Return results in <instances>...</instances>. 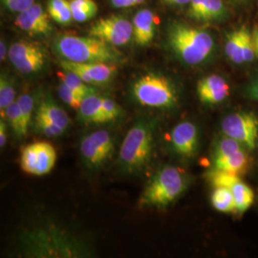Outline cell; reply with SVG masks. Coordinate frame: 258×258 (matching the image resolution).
Returning <instances> with one entry per match:
<instances>
[{
  "instance_id": "1",
  "label": "cell",
  "mask_w": 258,
  "mask_h": 258,
  "mask_svg": "<svg viewBox=\"0 0 258 258\" xmlns=\"http://www.w3.org/2000/svg\"><path fill=\"white\" fill-rule=\"evenodd\" d=\"M167 42L176 57L190 66L206 62L215 49V41L210 32L176 21L168 26Z\"/></svg>"
},
{
  "instance_id": "2",
  "label": "cell",
  "mask_w": 258,
  "mask_h": 258,
  "mask_svg": "<svg viewBox=\"0 0 258 258\" xmlns=\"http://www.w3.org/2000/svg\"><path fill=\"white\" fill-rule=\"evenodd\" d=\"M54 50L61 59L79 63H111L121 58L114 46L97 37L61 35L54 40Z\"/></svg>"
},
{
  "instance_id": "3",
  "label": "cell",
  "mask_w": 258,
  "mask_h": 258,
  "mask_svg": "<svg viewBox=\"0 0 258 258\" xmlns=\"http://www.w3.org/2000/svg\"><path fill=\"white\" fill-rule=\"evenodd\" d=\"M155 121L142 117L129 129L120 146V163L126 173L143 171L150 164L154 150Z\"/></svg>"
},
{
  "instance_id": "4",
  "label": "cell",
  "mask_w": 258,
  "mask_h": 258,
  "mask_svg": "<svg viewBox=\"0 0 258 258\" xmlns=\"http://www.w3.org/2000/svg\"><path fill=\"white\" fill-rule=\"evenodd\" d=\"M187 176L179 167L165 166L150 178L139 199L140 207L165 209L187 187Z\"/></svg>"
},
{
  "instance_id": "5",
  "label": "cell",
  "mask_w": 258,
  "mask_h": 258,
  "mask_svg": "<svg viewBox=\"0 0 258 258\" xmlns=\"http://www.w3.org/2000/svg\"><path fill=\"white\" fill-rule=\"evenodd\" d=\"M131 94L139 104L160 109H169L178 102L174 83L164 75L148 72L140 76L131 86Z\"/></svg>"
},
{
  "instance_id": "6",
  "label": "cell",
  "mask_w": 258,
  "mask_h": 258,
  "mask_svg": "<svg viewBox=\"0 0 258 258\" xmlns=\"http://www.w3.org/2000/svg\"><path fill=\"white\" fill-rule=\"evenodd\" d=\"M222 132L235 139L248 150H253L258 143V117L252 112L240 111L227 115L221 122Z\"/></svg>"
},
{
  "instance_id": "7",
  "label": "cell",
  "mask_w": 258,
  "mask_h": 258,
  "mask_svg": "<svg viewBox=\"0 0 258 258\" xmlns=\"http://www.w3.org/2000/svg\"><path fill=\"white\" fill-rule=\"evenodd\" d=\"M81 156L89 169L101 168L114 152V140L110 133L101 129L84 136L80 145Z\"/></svg>"
},
{
  "instance_id": "8",
  "label": "cell",
  "mask_w": 258,
  "mask_h": 258,
  "mask_svg": "<svg viewBox=\"0 0 258 258\" xmlns=\"http://www.w3.org/2000/svg\"><path fill=\"white\" fill-rule=\"evenodd\" d=\"M56 162L55 148L47 142H37L25 146L20 152V166L30 175L49 173Z\"/></svg>"
},
{
  "instance_id": "9",
  "label": "cell",
  "mask_w": 258,
  "mask_h": 258,
  "mask_svg": "<svg viewBox=\"0 0 258 258\" xmlns=\"http://www.w3.org/2000/svg\"><path fill=\"white\" fill-rule=\"evenodd\" d=\"M8 58L19 73L34 74L45 66L47 55L37 43L20 40L10 46Z\"/></svg>"
},
{
  "instance_id": "10",
  "label": "cell",
  "mask_w": 258,
  "mask_h": 258,
  "mask_svg": "<svg viewBox=\"0 0 258 258\" xmlns=\"http://www.w3.org/2000/svg\"><path fill=\"white\" fill-rule=\"evenodd\" d=\"M89 36L103 40L112 46H123L133 37L132 22L117 16L99 19L90 28Z\"/></svg>"
},
{
  "instance_id": "11",
  "label": "cell",
  "mask_w": 258,
  "mask_h": 258,
  "mask_svg": "<svg viewBox=\"0 0 258 258\" xmlns=\"http://www.w3.org/2000/svg\"><path fill=\"white\" fill-rule=\"evenodd\" d=\"M60 66L63 70L78 75L83 82L90 85H101L111 82L117 72V67L111 63H79L61 59Z\"/></svg>"
},
{
  "instance_id": "12",
  "label": "cell",
  "mask_w": 258,
  "mask_h": 258,
  "mask_svg": "<svg viewBox=\"0 0 258 258\" xmlns=\"http://www.w3.org/2000/svg\"><path fill=\"white\" fill-rule=\"evenodd\" d=\"M47 10L43 9L40 4L34 3L28 9L18 14L15 24L30 36H48L53 31Z\"/></svg>"
},
{
  "instance_id": "13",
  "label": "cell",
  "mask_w": 258,
  "mask_h": 258,
  "mask_svg": "<svg viewBox=\"0 0 258 258\" xmlns=\"http://www.w3.org/2000/svg\"><path fill=\"white\" fill-rule=\"evenodd\" d=\"M170 142L173 150L179 156H195L199 149V130L197 125L189 120L179 122L171 131Z\"/></svg>"
},
{
  "instance_id": "14",
  "label": "cell",
  "mask_w": 258,
  "mask_h": 258,
  "mask_svg": "<svg viewBox=\"0 0 258 258\" xmlns=\"http://www.w3.org/2000/svg\"><path fill=\"white\" fill-rule=\"evenodd\" d=\"M197 96L200 102L214 105L224 102L230 95V85L220 75L212 74L202 78L197 83Z\"/></svg>"
},
{
  "instance_id": "15",
  "label": "cell",
  "mask_w": 258,
  "mask_h": 258,
  "mask_svg": "<svg viewBox=\"0 0 258 258\" xmlns=\"http://www.w3.org/2000/svg\"><path fill=\"white\" fill-rule=\"evenodd\" d=\"M133 38L140 46H147L155 36V18L151 10H140L132 20Z\"/></svg>"
},
{
  "instance_id": "16",
  "label": "cell",
  "mask_w": 258,
  "mask_h": 258,
  "mask_svg": "<svg viewBox=\"0 0 258 258\" xmlns=\"http://www.w3.org/2000/svg\"><path fill=\"white\" fill-rule=\"evenodd\" d=\"M79 118L85 123H105L109 122L102 109V97L97 94L85 97L79 108Z\"/></svg>"
},
{
  "instance_id": "17",
  "label": "cell",
  "mask_w": 258,
  "mask_h": 258,
  "mask_svg": "<svg viewBox=\"0 0 258 258\" xmlns=\"http://www.w3.org/2000/svg\"><path fill=\"white\" fill-rule=\"evenodd\" d=\"M247 150L248 149H242L229 156L212 159V167L241 176L249 169L250 164Z\"/></svg>"
},
{
  "instance_id": "18",
  "label": "cell",
  "mask_w": 258,
  "mask_h": 258,
  "mask_svg": "<svg viewBox=\"0 0 258 258\" xmlns=\"http://www.w3.org/2000/svg\"><path fill=\"white\" fill-rule=\"evenodd\" d=\"M248 28L241 26L233 31L226 37L225 41V54L231 62L235 64H243V41L244 36Z\"/></svg>"
},
{
  "instance_id": "19",
  "label": "cell",
  "mask_w": 258,
  "mask_h": 258,
  "mask_svg": "<svg viewBox=\"0 0 258 258\" xmlns=\"http://www.w3.org/2000/svg\"><path fill=\"white\" fill-rule=\"evenodd\" d=\"M37 111L45 115L48 119L54 121L57 125L66 130L71 124V120L68 114L65 112L61 106H59L54 101L52 97H47L39 103Z\"/></svg>"
},
{
  "instance_id": "20",
  "label": "cell",
  "mask_w": 258,
  "mask_h": 258,
  "mask_svg": "<svg viewBox=\"0 0 258 258\" xmlns=\"http://www.w3.org/2000/svg\"><path fill=\"white\" fill-rule=\"evenodd\" d=\"M231 190L233 194L236 212L238 213L247 212L254 201L253 190L248 184L242 182V180L232 185Z\"/></svg>"
},
{
  "instance_id": "21",
  "label": "cell",
  "mask_w": 258,
  "mask_h": 258,
  "mask_svg": "<svg viewBox=\"0 0 258 258\" xmlns=\"http://www.w3.org/2000/svg\"><path fill=\"white\" fill-rule=\"evenodd\" d=\"M47 12L50 18L58 24L67 25L73 19L69 0H49Z\"/></svg>"
},
{
  "instance_id": "22",
  "label": "cell",
  "mask_w": 258,
  "mask_h": 258,
  "mask_svg": "<svg viewBox=\"0 0 258 258\" xmlns=\"http://www.w3.org/2000/svg\"><path fill=\"white\" fill-rule=\"evenodd\" d=\"M212 207L224 213L236 212L233 194L230 188L227 187H214L211 197Z\"/></svg>"
},
{
  "instance_id": "23",
  "label": "cell",
  "mask_w": 258,
  "mask_h": 258,
  "mask_svg": "<svg viewBox=\"0 0 258 258\" xmlns=\"http://www.w3.org/2000/svg\"><path fill=\"white\" fill-rule=\"evenodd\" d=\"M57 76L59 77L61 83L66 84L69 88H71L74 92L79 94L83 98L89 95L97 94V89L93 87V85L83 82L78 75L73 72L64 70V72H58Z\"/></svg>"
},
{
  "instance_id": "24",
  "label": "cell",
  "mask_w": 258,
  "mask_h": 258,
  "mask_svg": "<svg viewBox=\"0 0 258 258\" xmlns=\"http://www.w3.org/2000/svg\"><path fill=\"white\" fill-rule=\"evenodd\" d=\"M16 89L15 82L6 72L0 76V113L1 118H5V111L11 103L15 102Z\"/></svg>"
},
{
  "instance_id": "25",
  "label": "cell",
  "mask_w": 258,
  "mask_h": 258,
  "mask_svg": "<svg viewBox=\"0 0 258 258\" xmlns=\"http://www.w3.org/2000/svg\"><path fill=\"white\" fill-rule=\"evenodd\" d=\"M242 149H247L240 142L235 139L224 135L221 138L216 140L212 147V159L229 156L234 154Z\"/></svg>"
},
{
  "instance_id": "26",
  "label": "cell",
  "mask_w": 258,
  "mask_h": 258,
  "mask_svg": "<svg viewBox=\"0 0 258 258\" xmlns=\"http://www.w3.org/2000/svg\"><path fill=\"white\" fill-rule=\"evenodd\" d=\"M205 176L213 187H227L230 189L241 180L239 175L214 167L210 169Z\"/></svg>"
},
{
  "instance_id": "27",
  "label": "cell",
  "mask_w": 258,
  "mask_h": 258,
  "mask_svg": "<svg viewBox=\"0 0 258 258\" xmlns=\"http://www.w3.org/2000/svg\"><path fill=\"white\" fill-rule=\"evenodd\" d=\"M5 119L8 120L10 126L14 130L15 135L19 139H22L27 135L28 130L25 128L24 121L19 109L17 100L11 103L5 111Z\"/></svg>"
},
{
  "instance_id": "28",
  "label": "cell",
  "mask_w": 258,
  "mask_h": 258,
  "mask_svg": "<svg viewBox=\"0 0 258 258\" xmlns=\"http://www.w3.org/2000/svg\"><path fill=\"white\" fill-rule=\"evenodd\" d=\"M36 126L39 133L45 135L49 138L61 136L66 131L59 125H57L54 121L48 119L45 115H43L39 111H37V115H36Z\"/></svg>"
},
{
  "instance_id": "29",
  "label": "cell",
  "mask_w": 258,
  "mask_h": 258,
  "mask_svg": "<svg viewBox=\"0 0 258 258\" xmlns=\"http://www.w3.org/2000/svg\"><path fill=\"white\" fill-rule=\"evenodd\" d=\"M227 9L223 0H206L203 21H217L224 19Z\"/></svg>"
},
{
  "instance_id": "30",
  "label": "cell",
  "mask_w": 258,
  "mask_h": 258,
  "mask_svg": "<svg viewBox=\"0 0 258 258\" xmlns=\"http://www.w3.org/2000/svg\"><path fill=\"white\" fill-rule=\"evenodd\" d=\"M19 103V109L21 112V116L24 121L25 128L29 129L31 121H32V116L34 111V104H35V99L30 94H23L19 96L17 100Z\"/></svg>"
},
{
  "instance_id": "31",
  "label": "cell",
  "mask_w": 258,
  "mask_h": 258,
  "mask_svg": "<svg viewBox=\"0 0 258 258\" xmlns=\"http://www.w3.org/2000/svg\"><path fill=\"white\" fill-rule=\"evenodd\" d=\"M58 95L62 102H65L67 105L72 107L73 109L79 110L82 102H83V97H81L79 94L74 92L71 88H69L66 84L63 83H60L58 86Z\"/></svg>"
},
{
  "instance_id": "32",
  "label": "cell",
  "mask_w": 258,
  "mask_h": 258,
  "mask_svg": "<svg viewBox=\"0 0 258 258\" xmlns=\"http://www.w3.org/2000/svg\"><path fill=\"white\" fill-rule=\"evenodd\" d=\"M205 6H206V0H190L188 4L187 16L190 19H195L198 21H203Z\"/></svg>"
},
{
  "instance_id": "33",
  "label": "cell",
  "mask_w": 258,
  "mask_h": 258,
  "mask_svg": "<svg viewBox=\"0 0 258 258\" xmlns=\"http://www.w3.org/2000/svg\"><path fill=\"white\" fill-rule=\"evenodd\" d=\"M102 106L109 121L115 120L120 117L121 109L113 100L102 97Z\"/></svg>"
},
{
  "instance_id": "34",
  "label": "cell",
  "mask_w": 258,
  "mask_h": 258,
  "mask_svg": "<svg viewBox=\"0 0 258 258\" xmlns=\"http://www.w3.org/2000/svg\"><path fill=\"white\" fill-rule=\"evenodd\" d=\"M253 59H255V54L251 40V33L250 30L248 29L245 33L243 41V60L244 63H249L253 61Z\"/></svg>"
},
{
  "instance_id": "35",
  "label": "cell",
  "mask_w": 258,
  "mask_h": 258,
  "mask_svg": "<svg viewBox=\"0 0 258 258\" xmlns=\"http://www.w3.org/2000/svg\"><path fill=\"white\" fill-rule=\"evenodd\" d=\"M5 7L13 13H21L31 7L35 0H2Z\"/></svg>"
},
{
  "instance_id": "36",
  "label": "cell",
  "mask_w": 258,
  "mask_h": 258,
  "mask_svg": "<svg viewBox=\"0 0 258 258\" xmlns=\"http://www.w3.org/2000/svg\"><path fill=\"white\" fill-rule=\"evenodd\" d=\"M71 10L88 11L97 14L98 6L94 0H69Z\"/></svg>"
},
{
  "instance_id": "37",
  "label": "cell",
  "mask_w": 258,
  "mask_h": 258,
  "mask_svg": "<svg viewBox=\"0 0 258 258\" xmlns=\"http://www.w3.org/2000/svg\"><path fill=\"white\" fill-rule=\"evenodd\" d=\"M244 94L249 100L258 102V74L255 75L246 85Z\"/></svg>"
},
{
  "instance_id": "38",
  "label": "cell",
  "mask_w": 258,
  "mask_h": 258,
  "mask_svg": "<svg viewBox=\"0 0 258 258\" xmlns=\"http://www.w3.org/2000/svg\"><path fill=\"white\" fill-rule=\"evenodd\" d=\"M111 4L116 8H129L135 6L134 0H111Z\"/></svg>"
},
{
  "instance_id": "39",
  "label": "cell",
  "mask_w": 258,
  "mask_h": 258,
  "mask_svg": "<svg viewBox=\"0 0 258 258\" xmlns=\"http://www.w3.org/2000/svg\"><path fill=\"white\" fill-rule=\"evenodd\" d=\"M7 143V125L1 120L0 121V147L4 148Z\"/></svg>"
},
{
  "instance_id": "40",
  "label": "cell",
  "mask_w": 258,
  "mask_h": 258,
  "mask_svg": "<svg viewBox=\"0 0 258 258\" xmlns=\"http://www.w3.org/2000/svg\"><path fill=\"white\" fill-rule=\"evenodd\" d=\"M250 33H251V40H252V45L254 49L255 58L258 59V25H254L250 30Z\"/></svg>"
},
{
  "instance_id": "41",
  "label": "cell",
  "mask_w": 258,
  "mask_h": 258,
  "mask_svg": "<svg viewBox=\"0 0 258 258\" xmlns=\"http://www.w3.org/2000/svg\"><path fill=\"white\" fill-rule=\"evenodd\" d=\"M8 53H9V49H7L5 40L1 39V41H0V60L2 62L7 58Z\"/></svg>"
},
{
  "instance_id": "42",
  "label": "cell",
  "mask_w": 258,
  "mask_h": 258,
  "mask_svg": "<svg viewBox=\"0 0 258 258\" xmlns=\"http://www.w3.org/2000/svg\"><path fill=\"white\" fill-rule=\"evenodd\" d=\"M167 4L173 5V6H184L188 5L190 0H164Z\"/></svg>"
},
{
  "instance_id": "43",
  "label": "cell",
  "mask_w": 258,
  "mask_h": 258,
  "mask_svg": "<svg viewBox=\"0 0 258 258\" xmlns=\"http://www.w3.org/2000/svg\"><path fill=\"white\" fill-rule=\"evenodd\" d=\"M236 1H239V2H243V1H245V0H236Z\"/></svg>"
}]
</instances>
